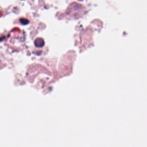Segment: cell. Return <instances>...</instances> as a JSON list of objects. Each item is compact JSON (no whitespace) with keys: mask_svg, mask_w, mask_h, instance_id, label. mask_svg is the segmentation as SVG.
I'll return each instance as SVG.
<instances>
[{"mask_svg":"<svg viewBox=\"0 0 147 147\" xmlns=\"http://www.w3.org/2000/svg\"><path fill=\"white\" fill-rule=\"evenodd\" d=\"M34 44L37 47H42L45 45V41L42 38H37L34 41Z\"/></svg>","mask_w":147,"mask_h":147,"instance_id":"1","label":"cell"},{"mask_svg":"<svg viewBox=\"0 0 147 147\" xmlns=\"http://www.w3.org/2000/svg\"><path fill=\"white\" fill-rule=\"evenodd\" d=\"M20 21L21 23L23 25H26L29 23V20L26 18H21L20 19Z\"/></svg>","mask_w":147,"mask_h":147,"instance_id":"2","label":"cell"}]
</instances>
